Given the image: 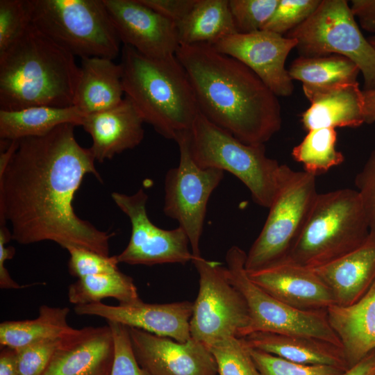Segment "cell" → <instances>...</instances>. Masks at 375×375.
Returning <instances> with one entry per match:
<instances>
[{"label":"cell","mask_w":375,"mask_h":375,"mask_svg":"<svg viewBox=\"0 0 375 375\" xmlns=\"http://www.w3.org/2000/svg\"><path fill=\"white\" fill-rule=\"evenodd\" d=\"M72 124L39 137L18 140L9 160L0 163V222L21 244L53 241L110 256L113 233L75 212L73 201L84 176L102 181L90 148L77 142Z\"/></svg>","instance_id":"cell-1"},{"label":"cell","mask_w":375,"mask_h":375,"mask_svg":"<svg viewBox=\"0 0 375 375\" xmlns=\"http://www.w3.org/2000/svg\"><path fill=\"white\" fill-rule=\"evenodd\" d=\"M175 55L210 122L252 145L265 144L281 129L278 96L242 62L208 44L180 45Z\"/></svg>","instance_id":"cell-2"},{"label":"cell","mask_w":375,"mask_h":375,"mask_svg":"<svg viewBox=\"0 0 375 375\" xmlns=\"http://www.w3.org/2000/svg\"><path fill=\"white\" fill-rule=\"evenodd\" d=\"M79 74L75 56L31 23L0 55V109L72 106Z\"/></svg>","instance_id":"cell-3"},{"label":"cell","mask_w":375,"mask_h":375,"mask_svg":"<svg viewBox=\"0 0 375 375\" xmlns=\"http://www.w3.org/2000/svg\"><path fill=\"white\" fill-rule=\"evenodd\" d=\"M119 64L125 97L144 123L175 141L191 131L199 110L190 78L176 55L151 58L123 45Z\"/></svg>","instance_id":"cell-4"},{"label":"cell","mask_w":375,"mask_h":375,"mask_svg":"<svg viewBox=\"0 0 375 375\" xmlns=\"http://www.w3.org/2000/svg\"><path fill=\"white\" fill-rule=\"evenodd\" d=\"M368 219L357 190L318 193L288 258L310 268L328 263L363 244Z\"/></svg>","instance_id":"cell-5"},{"label":"cell","mask_w":375,"mask_h":375,"mask_svg":"<svg viewBox=\"0 0 375 375\" xmlns=\"http://www.w3.org/2000/svg\"><path fill=\"white\" fill-rule=\"evenodd\" d=\"M190 151L199 167L232 174L247 188L256 204L269 208L286 165L269 158L265 144L244 143L199 112L190 133Z\"/></svg>","instance_id":"cell-6"},{"label":"cell","mask_w":375,"mask_h":375,"mask_svg":"<svg viewBox=\"0 0 375 375\" xmlns=\"http://www.w3.org/2000/svg\"><path fill=\"white\" fill-rule=\"evenodd\" d=\"M31 23L74 56L113 60L121 41L103 0H27Z\"/></svg>","instance_id":"cell-7"},{"label":"cell","mask_w":375,"mask_h":375,"mask_svg":"<svg viewBox=\"0 0 375 375\" xmlns=\"http://www.w3.org/2000/svg\"><path fill=\"white\" fill-rule=\"evenodd\" d=\"M316 176L286 165L263 227L247 253L245 269L252 272L288 257L300 235L318 194Z\"/></svg>","instance_id":"cell-8"},{"label":"cell","mask_w":375,"mask_h":375,"mask_svg":"<svg viewBox=\"0 0 375 375\" xmlns=\"http://www.w3.org/2000/svg\"><path fill=\"white\" fill-rule=\"evenodd\" d=\"M286 37L297 41L300 56L347 58L362 73L364 90L375 88V49L361 33L347 1L322 0L316 10Z\"/></svg>","instance_id":"cell-9"},{"label":"cell","mask_w":375,"mask_h":375,"mask_svg":"<svg viewBox=\"0 0 375 375\" xmlns=\"http://www.w3.org/2000/svg\"><path fill=\"white\" fill-rule=\"evenodd\" d=\"M246 255L239 247H231L226 253V269L247 305L250 324L247 336L256 332L298 335L341 347L329 324L326 310L296 308L268 294L249 278L245 269Z\"/></svg>","instance_id":"cell-10"},{"label":"cell","mask_w":375,"mask_h":375,"mask_svg":"<svg viewBox=\"0 0 375 375\" xmlns=\"http://www.w3.org/2000/svg\"><path fill=\"white\" fill-rule=\"evenodd\" d=\"M192 262L199 287L190 322L191 338L208 347L229 338L246 337L250 324L247 305L226 267L201 256L193 257Z\"/></svg>","instance_id":"cell-11"},{"label":"cell","mask_w":375,"mask_h":375,"mask_svg":"<svg viewBox=\"0 0 375 375\" xmlns=\"http://www.w3.org/2000/svg\"><path fill=\"white\" fill-rule=\"evenodd\" d=\"M190 133L183 134L176 141L179 162L165 177L163 212L178 222L188 237L193 256L198 257L201 256L199 244L208 202L222 181L224 172L197 165L190 154Z\"/></svg>","instance_id":"cell-12"},{"label":"cell","mask_w":375,"mask_h":375,"mask_svg":"<svg viewBox=\"0 0 375 375\" xmlns=\"http://www.w3.org/2000/svg\"><path fill=\"white\" fill-rule=\"evenodd\" d=\"M111 197L131 225L128 245L116 255L119 263L151 266L192 262L194 256L184 230L180 226L162 229L149 219L146 209L148 196L143 188L131 195L113 192Z\"/></svg>","instance_id":"cell-13"},{"label":"cell","mask_w":375,"mask_h":375,"mask_svg":"<svg viewBox=\"0 0 375 375\" xmlns=\"http://www.w3.org/2000/svg\"><path fill=\"white\" fill-rule=\"evenodd\" d=\"M297 45L294 38L262 29L230 35L212 46L247 66L276 96L288 97L294 85L285 64Z\"/></svg>","instance_id":"cell-14"},{"label":"cell","mask_w":375,"mask_h":375,"mask_svg":"<svg viewBox=\"0 0 375 375\" xmlns=\"http://www.w3.org/2000/svg\"><path fill=\"white\" fill-rule=\"evenodd\" d=\"M121 42L151 58L176 54L180 46L174 23L140 0H103Z\"/></svg>","instance_id":"cell-15"},{"label":"cell","mask_w":375,"mask_h":375,"mask_svg":"<svg viewBox=\"0 0 375 375\" xmlns=\"http://www.w3.org/2000/svg\"><path fill=\"white\" fill-rule=\"evenodd\" d=\"M128 328V327H127ZM135 356L149 375H217L215 360L203 343L179 342L128 328Z\"/></svg>","instance_id":"cell-16"},{"label":"cell","mask_w":375,"mask_h":375,"mask_svg":"<svg viewBox=\"0 0 375 375\" xmlns=\"http://www.w3.org/2000/svg\"><path fill=\"white\" fill-rule=\"evenodd\" d=\"M193 303L183 301L169 303H140L111 306L102 302L77 305L78 315L101 317L107 322H115L128 328L185 342L191 338L190 322Z\"/></svg>","instance_id":"cell-17"},{"label":"cell","mask_w":375,"mask_h":375,"mask_svg":"<svg viewBox=\"0 0 375 375\" xmlns=\"http://www.w3.org/2000/svg\"><path fill=\"white\" fill-rule=\"evenodd\" d=\"M249 278L281 301L302 310H326L333 296L313 269L289 258L247 272Z\"/></svg>","instance_id":"cell-18"},{"label":"cell","mask_w":375,"mask_h":375,"mask_svg":"<svg viewBox=\"0 0 375 375\" xmlns=\"http://www.w3.org/2000/svg\"><path fill=\"white\" fill-rule=\"evenodd\" d=\"M114 356L110 326L85 327L67 338L42 375H110Z\"/></svg>","instance_id":"cell-19"},{"label":"cell","mask_w":375,"mask_h":375,"mask_svg":"<svg viewBox=\"0 0 375 375\" xmlns=\"http://www.w3.org/2000/svg\"><path fill=\"white\" fill-rule=\"evenodd\" d=\"M310 106L301 115L308 131L317 128L358 127L365 123L363 92L358 81L324 86L303 85Z\"/></svg>","instance_id":"cell-20"},{"label":"cell","mask_w":375,"mask_h":375,"mask_svg":"<svg viewBox=\"0 0 375 375\" xmlns=\"http://www.w3.org/2000/svg\"><path fill=\"white\" fill-rule=\"evenodd\" d=\"M144 123L125 97L115 107L85 115L81 126L92 138L90 149L95 160L103 162L140 144L144 135Z\"/></svg>","instance_id":"cell-21"},{"label":"cell","mask_w":375,"mask_h":375,"mask_svg":"<svg viewBox=\"0 0 375 375\" xmlns=\"http://www.w3.org/2000/svg\"><path fill=\"white\" fill-rule=\"evenodd\" d=\"M313 269L330 289L335 304L353 303L375 281V236L369 233L356 249Z\"/></svg>","instance_id":"cell-22"},{"label":"cell","mask_w":375,"mask_h":375,"mask_svg":"<svg viewBox=\"0 0 375 375\" xmlns=\"http://www.w3.org/2000/svg\"><path fill=\"white\" fill-rule=\"evenodd\" d=\"M326 314L349 367L375 350V281L356 301L347 306L333 304Z\"/></svg>","instance_id":"cell-23"},{"label":"cell","mask_w":375,"mask_h":375,"mask_svg":"<svg viewBox=\"0 0 375 375\" xmlns=\"http://www.w3.org/2000/svg\"><path fill=\"white\" fill-rule=\"evenodd\" d=\"M120 64L103 57L81 58L73 106L84 115L110 109L124 98Z\"/></svg>","instance_id":"cell-24"},{"label":"cell","mask_w":375,"mask_h":375,"mask_svg":"<svg viewBox=\"0 0 375 375\" xmlns=\"http://www.w3.org/2000/svg\"><path fill=\"white\" fill-rule=\"evenodd\" d=\"M243 338L250 348L294 362L349 367L341 347L318 338L268 332H256Z\"/></svg>","instance_id":"cell-25"},{"label":"cell","mask_w":375,"mask_h":375,"mask_svg":"<svg viewBox=\"0 0 375 375\" xmlns=\"http://www.w3.org/2000/svg\"><path fill=\"white\" fill-rule=\"evenodd\" d=\"M85 115L74 106H38L14 110L0 109V138L18 140L44 135L65 124L81 126Z\"/></svg>","instance_id":"cell-26"},{"label":"cell","mask_w":375,"mask_h":375,"mask_svg":"<svg viewBox=\"0 0 375 375\" xmlns=\"http://www.w3.org/2000/svg\"><path fill=\"white\" fill-rule=\"evenodd\" d=\"M176 27L180 45H213L238 33L228 0H196Z\"/></svg>","instance_id":"cell-27"},{"label":"cell","mask_w":375,"mask_h":375,"mask_svg":"<svg viewBox=\"0 0 375 375\" xmlns=\"http://www.w3.org/2000/svg\"><path fill=\"white\" fill-rule=\"evenodd\" d=\"M69 309L42 305L33 319L6 321L0 324L1 347L17 350L47 340L62 338L77 329L67 323Z\"/></svg>","instance_id":"cell-28"},{"label":"cell","mask_w":375,"mask_h":375,"mask_svg":"<svg viewBox=\"0 0 375 375\" xmlns=\"http://www.w3.org/2000/svg\"><path fill=\"white\" fill-rule=\"evenodd\" d=\"M67 296L75 306L99 303L109 297L122 306L142 302L133 278L120 270L78 278L69 285Z\"/></svg>","instance_id":"cell-29"},{"label":"cell","mask_w":375,"mask_h":375,"mask_svg":"<svg viewBox=\"0 0 375 375\" xmlns=\"http://www.w3.org/2000/svg\"><path fill=\"white\" fill-rule=\"evenodd\" d=\"M288 72L292 80L303 85L324 86L357 81L360 69L351 60L338 54L314 57L299 56Z\"/></svg>","instance_id":"cell-30"},{"label":"cell","mask_w":375,"mask_h":375,"mask_svg":"<svg viewBox=\"0 0 375 375\" xmlns=\"http://www.w3.org/2000/svg\"><path fill=\"white\" fill-rule=\"evenodd\" d=\"M336 142L335 128L310 130L292 149V156L303 165V171L317 176L344 162V155L335 149Z\"/></svg>","instance_id":"cell-31"},{"label":"cell","mask_w":375,"mask_h":375,"mask_svg":"<svg viewBox=\"0 0 375 375\" xmlns=\"http://www.w3.org/2000/svg\"><path fill=\"white\" fill-rule=\"evenodd\" d=\"M208 348L219 375H260L243 338H229Z\"/></svg>","instance_id":"cell-32"},{"label":"cell","mask_w":375,"mask_h":375,"mask_svg":"<svg viewBox=\"0 0 375 375\" xmlns=\"http://www.w3.org/2000/svg\"><path fill=\"white\" fill-rule=\"evenodd\" d=\"M249 350L260 375H340L346 370L329 365L299 364L260 350L250 347Z\"/></svg>","instance_id":"cell-33"},{"label":"cell","mask_w":375,"mask_h":375,"mask_svg":"<svg viewBox=\"0 0 375 375\" xmlns=\"http://www.w3.org/2000/svg\"><path fill=\"white\" fill-rule=\"evenodd\" d=\"M31 24L27 0L0 1V55L24 35Z\"/></svg>","instance_id":"cell-34"},{"label":"cell","mask_w":375,"mask_h":375,"mask_svg":"<svg viewBox=\"0 0 375 375\" xmlns=\"http://www.w3.org/2000/svg\"><path fill=\"white\" fill-rule=\"evenodd\" d=\"M279 0H229V8L239 33L262 30L275 11Z\"/></svg>","instance_id":"cell-35"},{"label":"cell","mask_w":375,"mask_h":375,"mask_svg":"<svg viewBox=\"0 0 375 375\" xmlns=\"http://www.w3.org/2000/svg\"><path fill=\"white\" fill-rule=\"evenodd\" d=\"M322 0H279L272 16L262 29L281 35L288 33L306 21Z\"/></svg>","instance_id":"cell-36"},{"label":"cell","mask_w":375,"mask_h":375,"mask_svg":"<svg viewBox=\"0 0 375 375\" xmlns=\"http://www.w3.org/2000/svg\"><path fill=\"white\" fill-rule=\"evenodd\" d=\"M65 249L69 254V273L78 278L119 270L117 256H106L75 245H67Z\"/></svg>","instance_id":"cell-37"},{"label":"cell","mask_w":375,"mask_h":375,"mask_svg":"<svg viewBox=\"0 0 375 375\" xmlns=\"http://www.w3.org/2000/svg\"><path fill=\"white\" fill-rule=\"evenodd\" d=\"M71 335L41 341L15 350L19 375H42L55 352Z\"/></svg>","instance_id":"cell-38"},{"label":"cell","mask_w":375,"mask_h":375,"mask_svg":"<svg viewBox=\"0 0 375 375\" xmlns=\"http://www.w3.org/2000/svg\"><path fill=\"white\" fill-rule=\"evenodd\" d=\"M108 324L112 330L115 344L110 375H149L136 360L128 328L115 322Z\"/></svg>","instance_id":"cell-39"},{"label":"cell","mask_w":375,"mask_h":375,"mask_svg":"<svg viewBox=\"0 0 375 375\" xmlns=\"http://www.w3.org/2000/svg\"><path fill=\"white\" fill-rule=\"evenodd\" d=\"M355 184L368 219L369 233L375 236V149L357 174Z\"/></svg>","instance_id":"cell-40"},{"label":"cell","mask_w":375,"mask_h":375,"mask_svg":"<svg viewBox=\"0 0 375 375\" xmlns=\"http://www.w3.org/2000/svg\"><path fill=\"white\" fill-rule=\"evenodd\" d=\"M177 25L186 17L196 0H140Z\"/></svg>","instance_id":"cell-41"},{"label":"cell","mask_w":375,"mask_h":375,"mask_svg":"<svg viewBox=\"0 0 375 375\" xmlns=\"http://www.w3.org/2000/svg\"><path fill=\"white\" fill-rule=\"evenodd\" d=\"M12 239L11 232L6 227H0V288L1 289H19L22 286L14 281L10 275L5 265L7 260L12 259L15 256V249L13 247H6V244Z\"/></svg>","instance_id":"cell-42"},{"label":"cell","mask_w":375,"mask_h":375,"mask_svg":"<svg viewBox=\"0 0 375 375\" xmlns=\"http://www.w3.org/2000/svg\"><path fill=\"white\" fill-rule=\"evenodd\" d=\"M350 8L361 28L375 33V0H352Z\"/></svg>","instance_id":"cell-43"},{"label":"cell","mask_w":375,"mask_h":375,"mask_svg":"<svg viewBox=\"0 0 375 375\" xmlns=\"http://www.w3.org/2000/svg\"><path fill=\"white\" fill-rule=\"evenodd\" d=\"M340 375H375V350Z\"/></svg>","instance_id":"cell-44"},{"label":"cell","mask_w":375,"mask_h":375,"mask_svg":"<svg viewBox=\"0 0 375 375\" xmlns=\"http://www.w3.org/2000/svg\"><path fill=\"white\" fill-rule=\"evenodd\" d=\"M0 375H19L16 351L8 347H1Z\"/></svg>","instance_id":"cell-45"},{"label":"cell","mask_w":375,"mask_h":375,"mask_svg":"<svg viewBox=\"0 0 375 375\" xmlns=\"http://www.w3.org/2000/svg\"><path fill=\"white\" fill-rule=\"evenodd\" d=\"M365 101V123L372 124L375 122V88L363 90Z\"/></svg>","instance_id":"cell-46"},{"label":"cell","mask_w":375,"mask_h":375,"mask_svg":"<svg viewBox=\"0 0 375 375\" xmlns=\"http://www.w3.org/2000/svg\"><path fill=\"white\" fill-rule=\"evenodd\" d=\"M367 40L372 45V47L375 49V35L369 37Z\"/></svg>","instance_id":"cell-47"}]
</instances>
